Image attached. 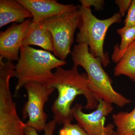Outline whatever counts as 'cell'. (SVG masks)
<instances>
[{
  "label": "cell",
  "instance_id": "cell-15",
  "mask_svg": "<svg viewBox=\"0 0 135 135\" xmlns=\"http://www.w3.org/2000/svg\"><path fill=\"white\" fill-rule=\"evenodd\" d=\"M59 135H89L78 124H64L59 131Z\"/></svg>",
  "mask_w": 135,
  "mask_h": 135
},
{
  "label": "cell",
  "instance_id": "cell-1",
  "mask_svg": "<svg viewBox=\"0 0 135 135\" xmlns=\"http://www.w3.org/2000/svg\"><path fill=\"white\" fill-rule=\"evenodd\" d=\"M78 67L74 64L70 70L57 68L53 78L47 83L58 92L51 110L53 120L59 125L71 122L74 118L71 107L77 96L83 95L86 98L87 103L84 107L86 109H96L98 105V99L90 89L87 75L80 74Z\"/></svg>",
  "mask_w": 135,
  "mask_h": 135
},
{
  "label": "cell",
  "instance_id": "cell-19",
  "mask_svg": "<svg viewBox=\"0 0 135 135\" xmlns=\"http://www.w3.org/2000/svg\"><path fill=\"white\" fill-rule=\"evenodd\" d=\"M131 0H116L115 1L116 4L119 7V13L122 17L124 16L126 12L129 8L131 2Z\"/></svg>",
  "mask_w": 135,
  "mask_h": 135
},
{
  "label": "cell",
  "instance_id": "cell-18",
  "mask_svg": "<svg viewBox=\"0 0 135 135\" xmlns=\"http://www.w3.org/2000/svg\"><path fill=\"white\" fill-rule=\"evenodd\" d=\"M79 2L82 7L90 8L91 6H93L97 11L103 9L105 4L103 0H80Z\"/></svg>",
  "mask_w": 135,
  "mask_h": 135
},
{
  "label": "cell",
  "instance_id": "cell-14",
  "mask_svg": "<svg viewBox=\"0 0 135 135\" xmlns=\"http://www.w3.org/2000/svg\"><path fill=\"white\" fill-rule=\"evenodd\" d=\"M117 32L120 35L121 41L114 47L112 56V59L118 63L123 56L128 47L135 41V26L118 29Z\"/></svg>",
  "mask_w": 135,
  "mask_h": 135
},
{
  "label": "cell",
  "instance_id": "cell-16",
  "mask_svg": "<svg viewBox=\"0 0 135 135\" xmlns=\"http://www.w3.org/2000/svg\"><path fill=\"white\" fill-rule=\"evenodd\" d=\"M56 124V123L54 120L47 123L44 129V135H53ZM25 135H39L35 129L27 126L25 128Z\"/></svg>",
  "mask_w": 135,
  "mask_h": 135
},
{
  "label": "cell",
  "instance_id": "cell-6",
  "mask_svg": "<svg viewBox=\"0 0 135 135\" xmlns=\"http://www.w3.org/2000/svg\"><path fill=\"white\" fill-rule=\"evenodd\" d=\"M24 87L27 94V100L22 109L24 120L28 118L26 124L37 131H44L47 121V114L44 111V105L55 89L47 83L31 82Z\"/></svg>",
  "mask_w": 135,
  "mask_h": 135
},
{
  "label": "cell",
  "instance_id": "cell-13",
  "mask_svg": "<svg viewBox=\"0 0 135 135\" xmlns=\"http://www.w3.org/2000/svg\"><path fill=\"white\" fill-rule=\"evenodd\" d=\"M117 135H135V107L130 112H120L112 115Z\"/></svg>",
  "mask_w": 135,
  "mask_h": 135
},
{
  "label": "cell",
  "instance_id": "cell-17",
  "mask_svg": "<svg viewBox=\"0 0 135 135\" xmlns=\"http://www.w3.org/2000/svg\"><path fill=\"white\" fill-rule=\"evenodd\" d=\"M135 26V0H133L124 21V27Z\"/></svg>",
  "mask_w": 135,
  "mask_h": 135
},
{
  "label": "cell",
  "instance_id": "cell-5",
  "mask_svg": "<svg viewBox=\"0 0 135 135\" xmlns=\"http://www.w3.org/2000/svg\"><path fill=\"white\" fill-rule=\"evenodd\" d=\"M79 10L65 12L44 20L41 23L50 32L53 45L54 55L65 60L71 53L75 31L78 28Z\"/></svg>",
  "mask_w": 135,
  "mask_h": 135
},
{
  "label": "cell",
  "instance_id": "cell-3",
  "mask_svg": "<svg viewBox=\"0 0 135 135\" xmlns=\"http://www.w3.org/2000/svg\"><path fill=\"white\" fill-rule=\"evenodd\" d=\"M17 61L15 65L18 80L15 95L28 83H48L54 75L52 70L66 64L65 60L59 59L49 51L26 46L21 47Z\"/></svg>",
  "mask_w": 135,
  "mask_h": 135
},
{
  "label": "cell",
  "instance_id": "cell-7",
  "mask_svg": "<svg viewBox=\"0 0 135 135\" xmlns=\"http://www.w3.org/2000/svg\"><path fill=\"white\" fill-rule=\"evenodd\" d=\"M98 101L96 110L89 114L83 112L84 107L81 104H75L71 108L73 118L89 135H102L104 133L113 135L115 133L113 131V125L105 126V118L113 110L112 104L102 99H98Z\"/></svg>",
  "mask_w": 135,
  "mask_h": 135
},
{
  "label": "cell",
  "instance_id": "cell-10",
  "mask_svg": "<svg viewBox=\"0 0 135 135\" xmlns=\"http://www.w3.org/2000/svg\"><path fill=\"white\" fill-rule=\"evenodd\" d=\"M32 17L29 11L18 0L0 1V27L12 22L23 23Z\"/></svg>",
  "mask_w": 135,
  "mask_h": 135
},
{
  "label": "cell",
  "instance_id": "cell-11",
  "mask_svg": "<svg viewBox=\"0 0 135 135\" xmlns=\"http://www.w3.org/2000/svg\"><path fill=\"white\" fill-rule=\"evenodd\" d=\"M22 44L23 46H38L44 50L53 51L52 36L49 31L41 22L36 23L32 20L25 35Z\"/></svg>",
  "mask_w": 135,
  "mask_h": 135
},
{
  "label": "cell",
  "instance_id": "cell-20",
  "mask_svg": "<svg viewBox=\"0 0 135 135\" xmlns=\"http://www.w3.org/2000/svg\"><path fill=\"white\" fill-rule=\"evenodd\" d=\"M102 135H107V134H105V133H103V134H102ZM113 135H117V134H116V132H115V133H114V134Z\"/></svg>",
  "mask_w": 135,
  "mask_h": 135
},
{
  "label": "cell",
  "instance_id": "cell-4",
  "mask_svg": "<svg viewBox=\"0 0 135 135\" xmlns=\"http://www.w3.org/2000/svg\"><path fill=\"white\" fill-rule=\"evenodd\" d=\"M80 15L76 36L78 44H84L88 46L90 53L100 59L102 65L106 67L110 64L108 53L104 50V44L107 32L109 27L115 23L121 22V15L115 13L110 17L101 20L92 14L90 8L79 6Z\"/></svg>",
  "mask_w": 135,
  "mask_h": 135
},
{
  "label": "cell",
  "instance_id": "cell-8",
  "mask_svg": "<svg viewBox=\"0 0 135 135\" xmlns=\"http://www.w3.org/2000/svg\"><path fill=\"white\" fill-rule=\"evenodd\" d=\"M32 19H26L21 23H15L0 33V58L18 60L25 35Z\"/></svg>",
  "mask_w": 135,
  "mask_h": 135
},
{
  "label": "cell",
  "instance_id": "cell-12",
  "mask_svg": "<svg viewBox=\"0 0 135 135\" xmlns=\"http://www.w3.org/2000/svg\"><path fill=\"white\" fill-rule=\"evenodd\" d=\"M114 75H126L135 82V41L128 47L114 67Z\"/></svg>",
  "mask_w": 135,
  "mask_h": 135
},
{
  "label": "cell",
  "instance_id": "cell-9",
  "mask_svg": "<svg viewBox=\"0 0 135 135\" xmlns=\"http://www.w3.org/2000/svg\"><path fill=\"white\" fill-rule=\"evenodd\" d=\"M29 11L33 22L40 23L44 20L65 12L79 9V6L74 4H61L54 0H18Z\"/></svg>",
  "mask_w": 135,
  "mask_h": 135
},
{
  "label": "cell",
  "instance_id": "cell-2",
  "mask_svg": "<svg viewBox=\"0 0 135 135\" xmlns=\"http://www.w3.org/2000/svg\"><path fill=\"white\" fill-rule=\"evenodd\" d=\"M71 54L74 64L80 66L86 71L90 89L97 99H103L120 107L131 102L114 90L112 81L104 70L100 59L90 53L87 45L77 44Z\"/></svg>",
  "mask_w": 135,
  "mask_h": 135
}]
</instances>
